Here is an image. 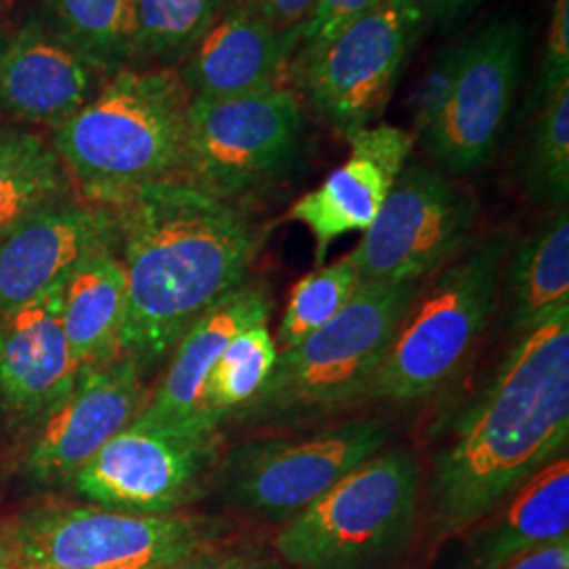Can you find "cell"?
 Returning a JSON list of instances; mask_svg holds the SVG:
<instances>
[{
	"label": "cell",
	"instance_id": "7",
	"mask_svg": "<svg viewBox=\"0 0 569 569\" xmlns=\"http://www.w3.org/2000/svg\"><path fill=\"white\" fill-rule=\"evenodd\" d=\"M237 538L220 515L49 507L26 515L7 545L9 569H163Z\"/></svg>",
	"mask_w": 569,
	"mask_h": 569
},
{
	"label": "cell",
	"instance_id": "24",
	"mask_svg": "<svg viewBox=\"0 0 569 569\" xmlns=\"http://www.w3.org/2000/svg\"><path fill=\"white\" fill-rule=\"evenodd\" d=\"M68 186L51 143L20 127H0V239L30 213L61 201Z\"/></svg>",
	"mask_w": 569,
	"mask_h": 569
},
{
	"label": "cell",
	"instance_id": "4",
	"mask_svg": "<svg viewBox=\"0 0 569 569\" xmlns=\"http://www.w3.org/2000/svg\"><path fill=\"white\" fill-rule=\"evenodd\" d=\"M422 283L359 281L333 321L305 342L279 350L264 387L224 425L241 430L298 427L361 403Z\"/></svg>",
	"mask_w": 569,
	"mask_h": 569
},
{
	"label": "cell",
	"instance_id": "33",
	"mask_svg": "<svg viewBox=\"0 0 569 569\" xmlns=\"http://www.w3.org/2000/svg\"><path fill=\"white\" fill-rule=\"evenodd\" d=\"M262 555L264 550L237 538L220 549L207 550L182 563L163 569H251Z\"/></svg>",
	"mask_w": 569,
	"mask_h": 569
},
{
	"label": "cell",
	"instance_id": "2",
	"mask_svg": "<svg viewBox=\"0 0 569 569\" xmlns=\"http://www.w3.org/2000/svg\"><path fill=\"white\" fill-rule=\"evenodd\" d=\"M569 441V306L510 346L432 460L428 523L437 540L479 526Z\"/></svg>",
	"mask_w": 569,
	"mask_h": 569
},
{
	"label": "cell",
	"instance_id": "9",
	"mask_svg": "<svg viewBox=\"0 0 569 569\" xmlns=\"http://www.w3.org/2000/svg\"><path fill=\"white\" fill-rule=\"evenodd\" d=\"M388 437L382 420L355 418L305 437L249 439L220 456L216 486L228 507L287 523L385 449Z\"/></svg>",
	"mask_w": 569,
	"mask_h": 569
},
{
	"label": "cell",
	"instance_id": "38",
	"mask_svg": "<svg viewBox=\"0 0 569 569\" xmlns=\"http://www.w3.org/2000/svg\"><path fill=\"white\" fill-rule=\"evenodd\" d=\"M0 569H9V545L7 538L0 536Z\"/></svg>",
	"mask_w": 569,
	"mask_h": 569
},
{
	"label": "cell",
	"instance_id": "28",
	"mask_svg": "<svg viewBox=\"0 0 569 569\" xmlns=\"http://www.w3.org/2000/svg\"><path fill=\"white\" fill-rule=\"evenodd\" d=\"M228 0H133L136 60L173 68L224 11Z\"/></svg>",
	"mask_w": 569,
	"mask_h": 569
},
{
	"label": "cell",
	"instance_id": "31",
	"mask_svg": "<svg viewBox=\"0 0 569 569\" xmlns=\"http://www.w3.org/2000/svg\"><path fill=\"white\" fill-rule=\"evenodd\" d=\"M569 81V0H552L545 58L533 89L536 103L542 102L561 82Z\"/></svg>",
	"mask_w": 569,
	"mask_h": 569
},
{
	"label": "cell",
	"instance_id": "20",
	"mask_svg": "<svg viewBox=\"0 0 569 569\" xmlns=\"http://www.w3.org/2000/svg\"><path fill=\"white\" fill-rule=\"evenodd\" d=\"M61 281L0 315V403L18 416H44L81 373L61 326Z\"/></svg>",
	"mask_w": 569,
	"mask_h": 569
},
{
	"label": "cell",
	"instance_id": "11",
	"mask_svg": "<svg viewBox=\"0 0 569 569\" xmlns=\"http://www.w3.org/2000/svg\"><path fill=\"white\" fill-rule=\"evenodd\" d=\"M479 207L439 169L407 163L350 251L359 281L422 283L472 247Z\"/></svg>",
	"mask_w": 569,
	"mask_h": 569
},
{
	"label": "cell",
	"instance_id": "23",
	"mask_svg": "<svg viewBox=\"0 0 569 569\" xmlns=\"http://www.w3.org/2000/svg\"><path fill=\"white\" fill-rule=\"evenodd\" d=\"M509 326L521 336L569 306L568 207L512 243L502 272Z\"/></svg>",
	"mask_w": 569,
	"mask_h": 569
},
{
	"label": "cell",
	"instance_id": "19",
	"mask_svg": "<svg viewBox=\"0 0 569 569\" xmlns=\"http://www.w3.org/2000/svg\"><path fill=\"white\" fill-rule=\"evenodd\" d=\"M298 44L300 30H279L234 0L176 70L190 98L243 96L281 84Z\"/></svg>",
	"mask_w": 569,
	"mask_h": 569
},
{
	"label": "cell",
	"instance_id": "35",
	"mask_svg": "<svg viewBox=\"0 0 569 569\" xmlns=\"http://www.w3.org/2000/svg\"><path fill=\"white\" fill-rule=\"evenodd\" d=\"M502 569H569V536L529 550Z\"/></svg>",
	"mask_w": 569,
	"mask_h": 569
},
{
	"label": "cell",
	"instance_id": "21",
	"mask_svg": "<svg viewBox=\"0 0 569 569\" xmlns=\"http://www.w3.org/2000/svg\"><path fill=\"white\" fill-rule=\"evenodd\" d=\"M483 521L468 542L462 569H502L529 550L568 538V458L542 468Z\"/></svg>",
	"mask_w": 569,
	"mask_h": 569
},
{
	"label": "cell",
	"instance_id": "26",
	"mask_svg": "<svg viewBox=\"0 0 569 569\" xmlns=\"http://www.w3.org/2000/svg\"><path fill=\"white\" fill-rule=\"evenodd\" d=\"M277 345L268 323L241 331L204 380L199 416L207 430H220L226 418L264 387L277 363Z\"/></svg>",
	"mask_w": 569,
	"mask_h": 569
},
{
	"label": "cell",
	"instance_id": "14",
	"mask_svg": "<svg viewBox=\"0 0 569 569\" xmlns=\"http://www.w3.org/2000/svg\"><path fill=\"white\" fill-rule=\"evenodd\" d=\"M148 390L136 361L119 355L100 366L84 367L60 403L44 413L26 467L37 481H66L124 428L146 406Z\"/></svg>",
	"mask_w": 569,
	"mask_h": 569
},
{
	"label": "cell",
	"instance_id": "37",
	"mask_svg": "<svg viewBox=\"0 0 569 569\" xmlns=\"http://www.w3.org/2000/svg\"><path fill=\"white\" fill-rule=\"evenodd\" d=\"M251 569H291L284 566L283 561H277V559H272V557H268V555H262L258 561H256V566Z\"/></svg>",
	"mask_w": 569,
	"mask_h": 569
},
{
	"label": "cell",
	"instance_id": "17",
	"mask_svg": "<svg viewBox=\"0 0 569 569\" xmlns=\"http://www.w3.org/2000/svg\"><path fill=\"white\" fill-rule=\"evenodd\" d=\"M272 306L270 287L262 279H244L230 289L183 333L169 357L161 385L150 395L148 406L136 422L176 432H216L207 430L199 416L204 380L226 346L241 331L268 323Z\"/></svg>",
	"mask_w": 569,
	"mask_h": 569
},
{
	"label": "cell",
	"instance_id": "5",
	"mask_svg": "<svg viewBox=\"0 0 569 569\" xmlns=\"http://www.w3.org/2000/svg\"><path fill=\"white\" fill-rule=\"evenodd\" d=\"M512 243V234L496 232L428 277L371 376L363 401H422L460 373L496 312Z\"/></svg>",
	"mask_w": 569,
	"mask_h": 569
},
{
	"label": "cell",
	"instance_id": "1",
	"mask_svg": "<svg viewBox=\"0 0 569 569\" xmlns=\"http://www.w3.org/2000/svg\"><path fill=\"white\" fill-rule=\"evenodd\" d=\"M127 274L121 352L146 373L183 333L243 283L268 228L241 204L186 180L148 183L110 204Z\"/></svg>",
	"mask_w": 569,
	"mask_h": 569
},
{
	"label": "cell",
	"instance_id": "13",
	"mask_svg": "<svg viewBox=\"0 0 569 569\" xmlns=\"http://www.w3.org/2000/svg\"><path fill=\"white\" fill-rule=\"evenodd\" d=\"M526 60L519 20L491 21L465 42L462 66L448 103L420 133L443 171L468 176L491 161L509 121Z\"/></svg>",
	"mask_w": 569,
	"mask_h": 569
},
{
	"label": "cell",
	"instance_id": "10",
	"mask_svg": "<svg viewBox=\"0 0 569 569\" xmlns=\"http://www.w3.org/2000/svg\"><path fill=\"white\" fill-rule=\"evenodd\" d=\"M427 21L418 0H385L319 49L291 60L300 96L345 138L373 124Z\"/></svg>",
	"mask_w": 569,
	"mask_h": 569
},
{
	"label": "cell",
	"instance_id": "34",
	"mask_svg": "<svg viewBox=\"0 0 569 569\" xmlns=\"http://www.w3.org/2000/svg\"><path fill=\"white\" fill-rule=\"evenodd\" d=\"M262 20L279 30H300L319 0H243Z\"/></svg>",
	"mask_w": 569,
	"mask_h": 569
},
{
	"label": "cell",
	"instance_id": "25",
	"mask_svg": "<svg viewBox=\"0 0 569 569\" xmlns=\"http://www.w3.org/2000/svg\"><path fill=\"white\" fill-rule=\"evenodd\" d=\"M47 26L103 70L136 60L133 0H42Z\"/></svg>",
	"mask_w": 569,
	"mask_h": 569
},
{
	"label": "cell",
	"instance_id": "29",
	"mask_svg": "<svg viewBox=\"0 0 569 569\" xmlns=\"http://www.w3.org/2000/svg\"><path fill=\"white\" fill-rule=\"evenodd\" d=\"M359 287V272L350 253L333 264L308 272L293 284L277 329V350L305 342L308 336L333 321Z\"/></svg>",
	"mask_w": 569,
	"mask_h": 569
},
{
	"label": "cell",
	"instance_id": "18",
	"mask_svg": "<svg viewBox=\"0 0 569 569\" xmlns=\"http://www.w3.org/2000/svg\"><path fill=\"white\" fill-rule=\"evenodd\" d=\"M106 72L47 23L28 21L0 56V112L58 129L96 98Z\"/></svg>",
	"mask_w": 569,
	"mask_h": 569
},
{
	"label": "cell",
	"instance_id": "16",
	"mask_svg": "<svg viewBox=\"0 0 569 569\" xmlns=\"http://www.w3.org/2000/svg\"><path fill=\"white\" fill-rule=\"evenodd\" d=\"M114 211L56 201L0 239V315L37 300L89 253L117 244Z\"/></svg>",
	"mask_w": 569,
	"mask_h": 569
},
{
	"label": "cell",
	"instance_id": "36",
	"mask_svg": "<svg viewBox=\"0 0 569 569\" xmlns=\"http://www.w3.org/2000/svg\"><path fill=\"white\" fill-rule=\"evenodd\" d=\"M428 21L453 26L467 20L483 0H418Z\"/></svg>",
	"mask_w": 569,
	"mask_h": 569
},
{
	"label": "cell",
	"instance_id": "3",
	"mask_svg": "<svg viewBox=\"0 0 569 569\" xmlns=\"http://www.w3.org/2000/svg\"><path fill=\"white\" fill-rule=\"evenodd\" d=\"M190 100L176 68H121L56 129L53 148L89 203L110 207L148 183L182 180Z\"/></svg>",
	"mask_w": 569,
	"mask_h": 569
},
{
	"label": "cell",
	"instance_id": "32",
	"mask_svg": "<svg viewBox=\"0 0 569 569\" xmlns=\"http://www.w3.org/2000/svg\"><path fill=\"white\" fill-rule=\"evenodd\" d=\"M385 0H319L310 18L300 28V44L296 56H306L329 39H333L350 21L361 18ZM293 56V58H296Z\"/></svg>",
	"mask_w": 569,
	"mask_h": 569
},
{
	"label": "cell",
	"instance_id": "15",
	"mask_svg": "<svg viewBox=\"0 0 569 569\" xmlns=\"http://www.w3.org/2000/svg\"><path fill=\"white\" fill-rule=\"evenodd\" d=\"M350 154L326 182L291 204L287 218L306 226L315 239V264L326 266L331 244L350 232H366L378 218L403 167L416 133L403 127L373 122L352 131Z\"/></svg>",
	"mask_w": 569,
	"mask_h": 569
},
{
	"label": "cell",
	"instance_id": "22",
	"mask_svg": "<svg viewBox=\"0 0 569 569\" xmlns=\"http://www.w3.org/2000/svg\"><path fill=\"white\" fill-rule=\"evenodd\" d=\"M117 249L89 253L61 281V326L81 369L122 355L127 274Z\"/></svg>",
	"mask_w": 569,
	"mask_h": 569
},
{
	"label": "cell",
	"instance_id": "6",
	"mask_svg": "<svg viewBox=\"0 0 569 569\" xmlns=\"http://www.w3.org/2000/svg\"><path fill=\"white\" fill-rule=\"evenodd\" d=\"M418 505L416 456L380 449L289 519L274 550L287 568L382 569L411 542Z\"/></svg>",
	"mask_w": 569,
	"mask_h": 569
},
{
	"label": "cell",
	"instance_id": "39",
	"mask_svg": "<svg viewBox=\"0 0 569 569\" xmlns=\"http://www.w3.org/2000/svg\"><path fill=\"white\" fill-rule=\"evenodd\" d=\"M7 41H9V37L4 34V28H2V23H0V56H2L4 47H7Z\"/></svg>",
	"mask_w": 569,
	"mask_h": 569
},
{
	"label": "cell",
	"instance_id": "8",
	"mask_svg": "<svg viewBox=\"0 0 569 569\" xmlns=\"http://www.w3.org/2000/svg\"><path fill=\"white\" fill-rule=\"evenodd\" d=\"M302 129L300 96L283 84L230 98H192L182 180L241 204L291 169Z\"/></svg>",
	"mask_w": 569,
	"mask_h": 569
},
{
	"label": "cell",
	"instance_id": "30",
	"mask_svg": "<svg viewBox=\"0 0 569 569\" xmlns=\"http://www.w3.org/2000/svg\"><path fill=\"white\" fill-rule=\"evenodd\" d=\"M465 42L467 41L453 42L446 49H441L416 82L407 102L409 119L416 136H420L425 129H428L441 114L443 106L448 103L462 66Z\"/></svg>",
	"mask_w": 569,
	"mask_h": 569
},
{
	"label": "cell",
	"instance_id": "27",
	"mask_svg": "<svg viewBox=\"0 0 569 569\" xmlns=\"http://www.w3.org/2000/svg\"><path fill=\"white\" fill-rule=\"evenodd\" d=\"M538 108L526 143L523 183L536 203L561 209L569 199V81L561 82Z\"/></svg>",
	"mask_w": 569,
	"mask_h": 569
},
{
	"label": "cell",
	"instance_id": "12",
	"mask_svg": "<svg viewBox=\"0 0 569 569\" xmlns=\"http://www.w3.org/2000/svg\"><path fill=\"white\" fill-rule=\"evenodd\" d=\"M220 460V435L133 422L72 477L98 507L138 515L178 512L203 496Z\"/></svg>",
	"mask_w": 569,
	"mask_h": 569
}]
</instances>
